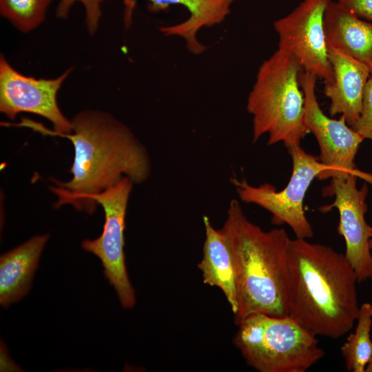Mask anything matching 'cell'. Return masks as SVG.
<instances>
[{
    "label": "cell",
    "mask_w": 372,
    "mask_h": 372,
    "mask_svg": "<svg viewBox=\"0 0 372 372\" xmlns=\"http://www.w3.org/2000/svg\"><path fill=\"white\" fill-rule=\"evenodd\" d=\"M303 68L291 53L278 48L260 66L249 94L253 141L268 134V145H300L308 133L304 125V94L300 82Z\"/></svg>",
    "instance_id": "277c9868"
},
{
    "label": "cell",
    "mask_w": 372,
    "mask_h": 372,
    "mask_svg": "<svg viewBox=\"0 0 372 372\" xmlns=\"http://www.w3.org/2000/svg\"><path fill=\"white\" fill-rule=\"evenodd\" d=\"M357 325L340 348L346 368L349 371L365 372L372 354V304L364 302L360 307Z\"/></svg>",
    "instance_id": "e0dca14e"
},
{
    "label": "cell",
    "mask_w": 372,
    "mask_h": 372,
    "mask_svg": "<svg viewBox=\"0 0 372 372\" xmlns=\"http://www.w3.org/2000/svg\"><path fill=\"white\" fill-rule=\"evenodd\" d=\"M81 2L85 10V22L88 31L93 34L97 30L101 15L100 3L97 0H60L56 9V15L60 19L68 18L72 6Z\"/></svg>",
    "instance_id": "d6986e66"
},
{
    "label": "cell",
    "mask_w": 372,
    "mask_h": 372,
    "mask_svg": "<svg viewBox=\"0 0 372 372\" xmlns=\"http://www.w3.org/2000/svg\"><path fill=\"white\" fill-rule=\"evenodd\" d=\"M327 46L364 64L372 75V22L359 17L338 1H331L324 15Z\"/></svg>",
    "instance_id": "4fadbf2b"
},
{
    "label": "cell",
    "mask_w": 372,
    "mask_h": 372,
    "mask_svg": "<svg viewBox=\"0 0 372 372\" xmlns=\"http://www.w3.org/2000/svg\"><path fill=\"white\" fill-rule=\"evenodd\" d=\"M358 176L349 174L331 178L322 189L324 196L334 197L333 202L320 207L322 212L336 208L339 213L338 231L345 241L344 254L355 271L358 282L372 280V255L369 247L370 227L366 222V198L368 187L356 185Z\"/></svg>",
    "instance_id": "30bf717a"
},
{
    "label": "cell",
    "mask_w": 372,
    "mask_h": 372,
    "mask_svg": "<svg viewBox=\"0 0 372 372\" xmlns=\"http://www.w3.org/2000/svg\"><path fill=\"white\" fill-rule=\"evenodd\" d=\"M48 234L35 236L1 256L0 303L6 308L24 297L30 289Z\"/></svg>",
    "instance_id": "5bb4252c"
},
{
    "label": "cell",
    "mask_w": 372,
    "mask_h": 372,
    "mask_svg": "<svg viewBox=\"0 0 372 372\" xmlns=\"http://www.w3.org/2000/svg\"><path fill=\"white\" fill-rule=\"evenodd\" d=\"M327 48L333 72V82L324 86V94L331 102L329 112L331 116L344 115L352 127L360 116L371 73L360 61L332 47Z\"/></svg>",
    "instance_id": "7c38bea8"
},
{
    "label": "cell",
    "mask_w": 372,
    "mask_h": 372,
    "mask_svg": "<svg viewBox=\"0 0 372 372\" xmlns=\"http://www.w3.org/2000/svg\"><path fill=\"white\" fill-rule=\"evenodd\" d=\"M134 183L128 178L105 190L87 198L91 214L96 203L105 214L101 235L94 239H85L82 248L97 256L103 267L104 275L114 288L124 309H132L136 303L135 291L127 272L124 252L125 216L128 200Z\"/></svg>",
    "instance_id": "52a82bcc"
},
{
    "label": "cell",
    "mask_w": 372,
    "mask_h": 372,
    "mask_svg": "<svg viewBox=\"0 0 372 372\" xmlns=\"http://www.w3.org/2000/svg\"><path fill=\"white\" fill-rule=\"evenodd\" d=\"M289 316L316 336L339 338L356 321L360 307L354 269L331 247L290 239Z\"/></svg>",
    "instance_id": "7a4b0ae2"
},
{
    "label": "cell",
    "mask_w": 372,
    "mask_h": 372,
    "mask_svg": "<svg viewBox=\"0 0 372 372\" xmlns=\"http://www.w3.org/2000/svg\"><path fill=\"white\" fill-rule=\"evenodd\" d=\"M369 247L372 249V227H370V239H369Z\"/></svg>",
    "instance_id": "603a6c76"
},
{
    "label": "cell",
    "mask_w": 372,
    "mask_h": 372,
    "mask_svg": "<svg viewBox=\"0 0 372 372\" xmlns=\"http://www.w3.org/2000/svg\"><path fill=\"white\" fill-rule=\"evenodd\" d=\"M317 78L304 70L300 74L304 94V125L317 140L319 161L330 169L328 178L353 174L372 183V175L357 169L354 162L364 138L347 123L344 115L335 119L322 112L316 95Z\"/></svg>",
    "instance_id": "ba28073f"
},
{
    "label": "cell",
    "mask_w": 372,
    "mask_h": 372,
    "mask_svg": "<svg viewBox=\"0 0 372 372\" xmlns=\"http://www.w3.org/2000/svg\"><path fill=\"white\" fill-rule=\"evenodd\" d=\"M103 1V0H97V1H98L99 3H101Z\"/></svg>",
    "instance_id": "cb8c5ba5"
},
{
    "label": "cell",
    "mask_w": 372,
    "mask_h": 372,
    "mask_svg": "<svg viewBox=\"0 0 372 372\" xmlns=\"http://www.w3.org/2000/svg\"><path fill=\"white\" fill-rule=\"evenodd\" d=\"M359 17L372 22V0H338Z\"/></svg>",
    "instance_id": "44dd1931"
},
{
    "label": "cell",
    "mask_w": 372,
    "mask_h": 372,
    "mask_svg": "<svg viewBox=\"0 0 372 372\" xmlns=\"http://www.w3.org/2000/svg\"><path fill=\"white\" fill-rule=\"evenodd\" d=\"M292 161V174L287 186L280 191L271 184L250 185L245 179L231 178L240 199L256 204L271 214L273 225H287L298 238L313 236L312 226L304 210V199L314 178H328L330 169L318 158L307 153L300 145L287 147Z\"/></svg>",
    "instance_id": "8992f818"
},
{
    "label": "cell",
    "mask_w": 372,
    "mask_h": 372,
    "mask_svg": "<svg viewBox=\"0 0 372 372\" xmlns=\"http://www.w3.org/2000/svg\"><path fill=\"white\" fill-rule=\"evenodd\" d=\"M148 10L152 12L165 10L172 4L185 7L188 19L178 24L160 28L165 36H176L186 41L189 51L195 54L203 52L206 46L196 38L198 32L223 22L230 12L235 0H148Z\"/></svg>",
    "instance_id": "9a60e30c"
},
{
    "label": "cell",
    "mask_w": 372,
    "mask_h": 372,
    "mask_svg": "<svg viewBox=\"0 0 372 372\" xmlns=\"http://www.w3.org/2000/svg\"><path fill=\"white\" fill-rule=\"evenodd\" d=\"M65 70L54 79H35L17 72L0 57V111L10 120L21 112H28L48 119L54 132L68 134L72 131L70 120L61 112L57 102L58 92L72 71Z\"/></svg>",
    "instance_id": "8fae6325"
},
{
    "label": "cell",
    "mask_w": 372,
    "mask_h": 372,
    "mask_svg": "<svg viewBox=\"0 0 372 372\" xmlns=\"http://www.w3.org/2000/svg\"><path fill=\"white\" fill-rule=\"evenodd\" d=\"M331 0H303L287 16L273 22L278 48L293 54L303 70L324 83L333 81L324 32V15Z\"/></svg>",
    "instance_id": "9c48e42d"
},
{
    "label": "cell",
    "mask_w": 372,
    "mask_h": 372,
    "mask_svg": "<svg viewBox=\"0 0 372 372\" xmlns=\"http://www.w3.org/2000/svg\"><path fill=\"white\" fill-rule=\"evenodd\" d=\"M52 0H0V13L23 32L37 28L45 19Z\"/></svg>",
    "instance_id": "ac0fdd59"
},
{
    "label": "cell",
    "mask_w": 372,
    "mask_h": 372,
    "mask_svg": "<svg viewBox=\"0 0 372 372\" xmlns=\"http://www.w3.org/2000/svg\"><path fill=\"white\" fill-rule=\"evenodd\" d=\"M203 219L205 238L198 268L203 283L221 290L234 315L238 309V301L231 254L220 229L211 225L207 216Z\"/></svg>",
    "instance_id": "2e32d148"
},
{
    "label": "cell",
    "mask_w": 372,
    "mask_h": 372,
    "mask_svg": "<svg viewBox=\"0 0 372 372\" xmlns=\"http://www.w3.org/2000/svg\"><path fill=\"white\" fill-rule=\"evenodd\" d=\"M227 214L220 229L235 271L238 301L236 325L256 313L289 316L291 238L287 232L283 228L262 229L247 218L237 199L229 202Z\"/></svg>",
    "instance_id": "3957f363"
},
{
    "label": "cell",
    "mask_w": 372,
    "mask_h": 372,
    "mask_svg": "<svg viewBox=\"0 0 372 372\" xmlns=\"http://www.w3.org/2000/svg\"><path fill=\"white\" fill-rule=\"evenodd\" d=\"M365 372H372V354L366 364Z\"/></svg>",
    "instance_id": "7402d4cb"
},
{
    "label": "cell",
    "mask_w": 372,
    "mask_h": 372,
    "mask_svg": "<svg viewBox=\"0 0 372 372\" xmlns=\"http://www.w3.org/2000/svg\"><path fill=\"white\" fill-rule=\"evenodd\" d=\"M364 139L372 141V75L366 83L360 116L352 127Z\"/></svg>",
    "instance_id": "ffe728a7"
},
{
    "label": "cell",
    "mask_w": 372,
    "mask_h": 372,
    "mask_svg": "<svg viewBox=\"0 0 372 372\" xmlns=\"http://www.w3.org/2000/svg\"><path fill=\"white\" fill-rule=\"evenodd\" d=\"M72 131L56 133L40 123L23 119L17 126L32 128L43 134L69 139L74 156L68 181L52 179L51 187L59 200L56 207L71 204L91 214L87 198L114 185L124 177L140 184L150 175V160L145 147L132 132L110 114L85 110L70 120Z\"/></svg>",
    "instance_id": "6da1fadb"
},
{
    "label": "cell",
    "mask_w": 372,
    "mask_h": 372,
    "mask_svg": "<svg viewBox=\"0 0 372 372\" xmlns=\"http://www.w3.org/2000/svg\"><path fill=\"white\" fill-rule=\"evenodd\" d=\"M237 326L233 343L260 372H304L325 355L316 335L289 316L256 313Z\"/></svg>",
    "instance_id": "5b68a950"
}]
</instances>
